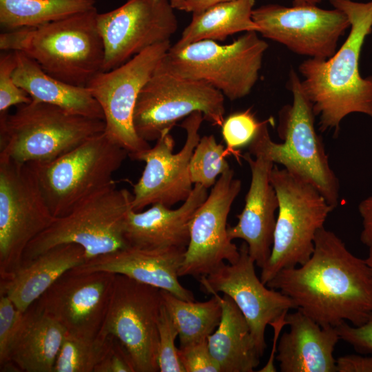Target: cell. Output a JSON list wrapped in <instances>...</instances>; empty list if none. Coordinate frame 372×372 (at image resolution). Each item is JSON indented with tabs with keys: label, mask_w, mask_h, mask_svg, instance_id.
<instances>
[{
	"label": "cell",
	"mask_w": 372,
	"mask_h": 372,
	"mask_svg": "<svg viewBox=\"0 0 372 372\" xmlns=\"http://www.w3.org/2000/svg\"><path fill=\"white\" fill-rule=\"evenodd\" d=\"M267 286L289 297L296 309L323 327L347 321L360 326L372 313L369 266L324 227L316 234L310 258L299 267L282 269Z\"/></svg>",
	"instance_id": "cell-1"
},
{
	"label": "cell",
	"mask_w": 372,
	"mask_h": 372,
	"mask_svg": "<svg viewBox=\"0 0 372 372\" xmlns=\"http://www.w3.org/2000/svg\"><path fill=\"white\" fill-rule=\"evenodd\" d=\"M329 1L347 16L348 37L330 58H308L300 64L298 71L303 77L301 87L314 114L319 116L320 131L333 130L337 135L340 123L349 114L372 117V76L362 77L359 68L362 46L372 31V1Z\"/></svg>",
	"instance_id": "cell-2"
},
{
	"label": "cell",
	"mask_w": 372,
	"mask_h": 372,
	"mask_svg": "<svg viewBox=\"0 0 372 372\" xmlns=\"http://www.w3.org/2000/svg\"><path fill=\"white\" fill-rule=\"evenodd\" d=\"M97 15L94 8L39 26L3 32L0 49L21 52L49 75L85 87L103 72L105 50Z\"/></svg>",
	"instance_id": "cell-3"
},
{
	"label": "cell",
	"mask_w": 372,
	"mask_h": 372,
	"mask_svg": "<svg viewBox=\"0 0 372 372\" xmlns=\"http://www.w3.org/2000/svg\"><path fill=\"white\" fill-rule=\"evenodd\" d=\"M289 87L292 104L283 107L279 114L278 132L283 142L272 141L268 129L270 120H267L262 122L247 152L282 165L290 174L317 189L335 209L338 204L339 181L316 130L312 105L293 70L289 73Z\"/></svg>",
	"instance_id": "cell-4"
},
{
	"label": "cell",
	"mask_w": 372,
	"mask_h": 372,
	"mask_svg": "<svg viewBox=\"0 0 372 372\" xmlns=\"http://www.w3.org/2000/svg\"><path fill=\"white\" fill-rule=\"evenodd\" d=\"M103 119L70 113L32 100L12 114H0V157L19 163H46L105 130Z\"/></svg>",
	"instance_id": "cell-5"
},
{
	"label": "cell",
	"mask_w": 372,
	"mask_h": 372,
	"mask_svg": "<svg viewBox=\"0 0 372 372\" xmlns=\"http://www.w3.org/2000/svg\"><path fill=\"white\" fill-rule=\"evenodd\" d=\"M268 44L257 32H246L232 43L202 40L181 48L170 47L158 68L202 81L231 101L248 95L259 78Z\"/></svg>",
	"instance_id": "cell-6"
},
{
	"label": "cell",
	"mask_w": 372,
	"mask_h": 372,
	"mask_svg": "<svg viewBox=\"0 0 372 372\" xmlns=\"http://www.w3.org/2000/svg\"><path fill=\"white\" fill-rule=\"evenodd\" d=\"M270 180L278 209L271 254L261 268L265 285L282 269L302 265L310 258L316 234L334 209L313 186L276 164Z\"/></svg>",
	"instance_id": "cell-7"
},
{
	"label": "cell",
	"mask_w": 372,
	"mask_h": 372,
	"mask_svg": "<svg viewBox=\"0 0 372 372\" xmlns=\"http://www.w3.org/2000/svg\"><path fill=\"white\" fill-rule=\"evenodd\" d=\"M127 156L128 152L103 132L53 161L30 163L51 213L58 218L114 183L113 175Z\"/></svg>",
	"instance_id": "cell-8"
},
{
	"label": "cell",
	"mask_w": 372,
	"mask_h": 372,
	"mask_svg": "<svg viewBox=\"0 0 372 372\" xmlns=\"http://www.w3.org/2000/svg\"><path fill=\"white\" fill-rule=\"evenodd\" d=\"M132 193L112 183L53 223L26 247L23 262L60 245L82 247L87 260L128 247L124 235ZM22 262V263H23Z\"/></svg>",
	"instance_id": "cell-9"
},
{
	"label": "cell",
	"mask_w": 372,
	"mask_h": 372,
	"mask_svg": "<svg viewBox=\"0 0 372 372\" xmlns=\"http://www.w3.org/2000/svg\"><path fill=\"white\" fill-rule=\"evenodd\" d=\"M30 163L0 157V278L23 262L24 251L55 220Z\"/></svg>",
	"instance_id": "cell-10"
},
{
	"label": "cell",
	"mask_w": 372,
	"mask_h": 372,
	"mask_svg": "<svg viewBox=\"0 0 372 372\" xmlns=\"http://www.w3.org/2000/svg\"><path fill=\"white\" fill-rule=\"evenodd\" d=\"M195 112L213 125L225 118V96L206 82L155 71L141 89L133 116L137 134L147 142L170 132L176 123Z\"/></svg>",
	"instance_id": "cell-11"
},
{
	"label": "cell",
	"mask_w": 372,
	"mask_h": 372,
	"mask_svg": "<svg viewBox=\"0 0 372 372\" xmlns=\"http://www.w3.org/2000/svg\"><path fill=\"white\" fill-rule=\"evenodd\" d=\"M162 307L161 289L115 274L98 335L118 340L130 355L135 372L159 371L158 322Z\"/></svg>",
	"instance_id": "cell-12"
},
{
	"label": "cell",
	"mask_w": 372,
	"mask_h": 372,
	"mask_svg": "<svg viewBox=\"0 0 372 372\" xmlns=\"http://www.w3.org/2000/svg\"><path fill=\"white\" fill-rule=\"evenodd\" d=\"M171 46L170 40L154 44L120 66L99 72L86 85L102 109L105 134L130 158L150 147L134 129V111L141 89Z\"/></svg>",
	"instance_id": "cell-13"
},
{
	"label": "cell",
	"mask_w": 372,
	"mask_h": 372,
	"mask_svg": "<svg viewBox=\"0 0 372 372\" xmlns=\"http://www.w3.org/2000/svg\"><path fill=\"white\" fill-rule=\"evenodd\" d=\"M203 120V114L195 112L183 121L186 140L177 153H173L174 140L167 132L153 147L130 158L145 163L141 178L133 185L132 207L135 211L156 203L171 207L189 197L194 187L189 162L200 139L198 131Z\"/></svg>",
	"instance_id": "cell-14"
},
{
	"label": "cell",
	"mask_w": 372,
	"mask_h": 372,
	"mask_svg": "<svg viewBox=\"0 0 372 372\" xmlns=\"http://www.w3.org/2000/svg\"><path fill=\"white\" fill-rule=\"evenodd\" d=\"M252 18L262 37L309 59H327L333 56L340 38L350 28L342 11L322 9L317 5L267 4L254 8Z\"/></svg>",
	"instance_id": "cell-15"
},
{
	"label": "cell",
	"mask_w": 372,
	"mask_h": 372,
	"mask_svg": "<svg viewBox=\"0 0 372 372\" xmlns=\"http://www.w3.org/2000/svg\"><path fill=\"white\" fill-rule=\"evenodd\" d=\"M242 187L230 169L220 175L205 200L195 211L189 225V241L179 270V276L200 278L216 270L227 261L236 262L239 248L227 233V218Z\"/></svg>",
	"instance_id": "cell-16"
},
{
	"label": "cell",
	"mask_w": 372,
	"mask_h": 372,
	"mask_svg": "<svg viewBox=\"0 0 372 372\" xmlns=\"http://www.w3.org/2000/svg\"><path fill=\"white\" fill-rule=\"evenodd\" d=\"M103 41V72L125 63L147 48L170 40L178 21L168 0H127L122 6L98 13Z\"/></svg>",
	"instance_id": "cell-17"
},
{
	"label": "cell",
	"mask_w": 372,
	"mask_h": 372,
	"mask_svg": "<svg viewBox=\"0 0 372 372\" xmlns=\"http://www.w3.org/2000/svg\"><path fill=\"white\" fill-rule=\"evenodd\" d=\"M240 256L234 263H224L211 273L199 278L201 290L207 294L222 292L229 296L245 318L261 355L267 348L265 329L268 324L296 309L293 301L278 290L269 288L257 276L255 262L243 242Z\"/></svg>",
	"instance_id": "cell-18"
},
{
	"label": "cell",
	"mask_w": 372,
	"mask_h": 372,
	"mask_svg": "<svg viewBox=\"0 0 372 372\" xmlns=\"http://www.w3.org/2000/svg\"><path fill=\"white\" fill-rule=\"evenodd\" d=\"M115 274L70 269L34 304L59 322L67 332L95 336L103 322Z\"/></svg>",
	"instance_id": "cell-19"
},
{
	"label": "cell",
	"mask_w": 372,
	"mask_h": 372,
	"mask_svg": "<svg viewBox=\"0 0 372 372\" xmlns=\"http://www.w3.org/2000/svg\"><path fill=\"white\" fill-rule=\"evenodd\" d=\"M242 158L250 167L251 183L243 209L237 215L238 223L228 226L227 233L231 240L245 242L249 256L262 268L271 254L278 209L277 194L270 180L274 163L248 152Z\"/></svg>",
	"instance_id": "cell-20"
},
{
	"label": "cell",
	"mask_w": 372,
	"mask_h": 372,
	"mask_svg": "<svg viewBox=\"0 0 372 372\" xmlns=\"http://www.w3.org/2000/svg\"><path fill=\"white\" fill-rule=\"evenodd\" d=\"M186 249H147L128 246L101 255L74 268L80 272L104 271L127 276L138 282L170 292L175 296L194 301L193 293L179 282Z\"/></svg>",
	"instance_id": "cell-21"
},
{
	"label": "cell",
	"mask_w": 372,
	"mask_h": 372,
	"mask_svg": "<svg viewBox=\"0 0 372 372\" xmlns=\"http://www.w3.org/2000/svg\"><path fill=\"white\" fill-rule=\"evenodd\" d=\"M208 194L207 188L195 184L189 197L177 209L160 203L145 211H135L130 207L124 226L128 245L147 249H186L191 220Z\"/></svg>",
	"instance_id": "cell-22"
},
{
	"label": "cell",
	"mask_w": 372,
	"mask_h": 372,
	"mask_svg": "<svg viewBox=\"0 0 372 372\" xmlns=\"http://www.w3.org/2000/svg\"><path fill=\"white\" fill-rule=\"evenodd\" d=\"M289 330L278 344L276 356L281 372H336L335 347L340 339L333 327H321L297 309L288 313Z\"/></svg>",
	"instance_id": "cell-23"
},
{
	"label": "cell",
	"mask_w": 372,
	"mask_h": 372,
	"mask_svg": "<svg viewBox=\"0 0 372 372\" xmlns=\"http://www.w3.org/2000/svg\"><path fill=\"white\" fill-rule=\"evenodd\" d=\"M87 261L82 247L74 243L55 246L24 262L0 282V294L7 296L25 312L65 273Z\"/></svg>",
	"instance_id": "cell-24"
},
{
	"label": "cell",
	"mask_w": 372,
	"mask_h": 372,
	"mask_svg": "<svg viewBox=\"0 0 372 372\" xmlns=\"http://www.w3.org/2000/svg\"><path fill=\"white\" fill-rule=\"evenodd\" d=\"M15 52L17 65L12 78L32 100L59 107L74 114L104 120L100 105L86 86L61 81L45 72L25 54Z\"/></svg>",
	"instance_id": "cell-25"
},
{
	"label": "cell",
	"mask_w": 372,
	"mask_h": 372,
	"mask_svg": "<svg viewBox=\"0 0 372 372\" xmlns=\"http://www.w3.org/2000/svg\"><path fill=\"white\" fill-rule=\"evenodd\" d=\"M66 333L59 322L33 304L25 312L7 362L14 363L20 371L53 372Z\"/></svg>",
	"instance_id": "cell-26"
},
{
	"label": "cell",
	"mask_w": 372,
	"mask_h": 372,
	"mask_svg": "<svg viewBox=\"0 0 372 372\" xmlns=\"http://www.w3.org/2000/svg\"><path fill=\"white\" fill-rule=\"evenodd\" d=\"M213 294L218 298L222 315L217 329L207 338L211 355L220 372L254 371L261 355L245 318L229 296Z\"/></svg>",
	"instance_id": "cell-27"
},
{
	"label": "cell",
	"mask_w": 372,
	"mask_h": 372,
	"mask_svg": "<svg viewBox=\"0 0 372 372\" xmlns=\"http://www.w3.org/2000/svg\"><path fill=\"white\" fill-rule=\"evenodd\" d=\"M254 3V0H233L194 13L180 38L172 46L181 48L202 40L223 41L241 32H258L260 28L252 18Z\"/></svg>",
	"instance_id": "cell-28"
},
{
	"label": "cell",
	"mask_w": 372,
	"mask_h": 372,
	"mask_svg": "<svg viewBox=\"0 0 372 372\" xmlns=\"http://www.w3.org/2000/svg\"><path fill=\"white\" fill-rule=\"evenodd\" d=\"M94 0H0L3 32L34 27L96 8Z\"/></svg>",
	"instance_id": "cell-29"
},
{
	"label": "cell",
	"mask_w": 372,
	"mask_h": 372,
	"mask_svg": "<svg viewBox=\"0 0 372 372\" xmlns=\"http://www.w3.org/2000/svg\"><path fill=\"white\" fill-rule=\"evenodd\" d=\"M163 305L178 333L180 346L207 339L218 326L222 308L216 294L205 302L180 299L161 290Z\"/></svg>",
	"instance_id": "cell-30"
},
{
	"label": "cell",
	"mask_w": 372,
	"mask_h": 372,
	"mask_svg": "<svg viewBox=\"0 0 372 372\" xmlns=\"http://www.w3.org/2000/svg\"><path fill=\"white\" fill-rule=\"evenodd\" d=\"M113 338L66 333L53 372H94L109 352Z\"/></svg>",
	"instance_id": "cell-31"
},
{
	"label": "cell",
	"mask_w": 372,
	"mask_h": 372,
	"mask_svg": "<svg viewBox=\"0 0 372 372\" xmlns=\"http://www.w3.org/2000/svg\"><path fill=\"white\" fill-rule=\"evenodd\" d=\"M228 154L214 135L200 138L189 162L190 178L194 185L199 184L207 189L213 187L217 177L230 169L225 158Z\"/></svg>",
	"instance_id": "cell-32"
},
{
	"label": "cell",
	"mask_w": 372,
	"mask_h": 372,
	"mask_svg": "<svg viewBox=\"0 0 372 372\" xmlns=\"http://www.w3.org/2000/svg\"><path fill=\"white\" fill-rule=\"evenodd\" d=\"M261 124L262 122L256 119L250 109L234 112L225 118L220 127L228 154L248 147Z\"/></svg>",
	"instance_id": "cell-33"
},
{
	"label": "cell",
	"mask_w": 372,
	"mask_h": 372,
	"mask_svg": "<svg viewBox=\"0 0 372 372\" xmlns=\"http://www.w3.org/2000/svg\"><path fill=\"white\" fill-rule=\"evenodd\" d=\"M157 362L161 372H185L175 340L178 333L165 308L162 307L158 322Z\"/></svg>",
	"instance_id": "cell-34"
},
{
	"label": "cell",
	"mask_w": 372,
	"mask_h": 372,
	"mask_svg": "<svg viewBox=\"0 0 372 372\" xmlns=\"http://www.w3.org/2000/svg\"><path fill=\"white\" fill-rule=\"evenodd\" d=\"M15 51H1L0 54V114L8 112L12 105L26 104L30 96L19 87L12 78L16 68Z\"/></svg>",
	"instance_id": "cell-35"
},
{
	"label": "cell",
	"mask_w": 372,
	"mask_h": 372,
	"mask_svg": "<svg viewBox=\"0 0 372 372\" xmlns=\"http://www.w3.org/2000/svg\"><path fill=\"white\" fill-rule=\"evenodd\" d=\"M25 312L6 295L0 294V365L8 362L13 342L21 327Z\"/></svg>",
	"instance_id": "cell-36"
},
{
	"label": "cell",
	"mask_w": 372,
	"mask_h": 372,
	"mask_svg": "<svg viewBox=\"0 0 372 372\" xmlns=\"http://www.w3.org/2000/svg\"><path fill=\"white\" fill-rule=\"evenodd\" d=\"M178 356L185 372H220L210 353L207 339L180 346Z\"/></svg>",
	"instance_id": "cell-37"
},
{
	"label": "cell",
	"mask_w": 372,
	"mask_h": 372,
	"mask_svg": "<svg viewBox=\"0 0 372 372\" xmlns=\"http://www.w3.org/2000/svg\"><path fill=\"white\" fill-rule=\"evenodd\" d=\"M335 328L340 338L353 346L357 351L372 353V313L360 326H351L343 322Z\"/></svg>",
	"instance_id": "cell-38"
},
{
	"label": "cell",
	"mask_w": 372,
	"mask_h": 372,
	"mask_svg": "<svg viewBox=\"0 0 372 372\" xmlns=\"http://www.w3.org/2000/svg\"><path fill=\"white\" fill-rule=\"evenodd\" d=\"M94 372H135L130 355L124 347L113 338L112 347Z\"/></svg>",
	"instance_id": "cell-39"
},
{
	"label": "cell",
	"mask_w": 372,
	"mask_h": 372,
	"mask_svg": "<svg viewBox=\"0 0 372 372\" xmlns=\"http://www.w3.org/2000/svg\"><path fill=\"white\" fill-rule=\"evenodd\" d=\"M336 372H372V355H347L336 360Z\"/></svg>",
	"instance_id": "cell-40"
},
{
	"label": "cell",
	"mask_w": 372,
	"mask_h": 372,
	"mask_svg": "<svg viewBox=\"0 0 372 372\" xmlns=\"http://www.w3.org/2000/svg\"><path fill=\"white\" fill-rule=\"evenodd\" d=\"M362 220L360 240L368 247H372V193L362 200L358 205Z\"/></svg>",
	"instance_id": "cell-41"
},
{
	"label": "cell",
	"mask_w": 372,
	"mask_h": 372,
	"mask_svg": "<svg viewBox=\"0 0 372 372\" xmlns=\"http://www.w3.org/2000/svg\"><path fill=\"white\" fill-rule=\"evenodd\" d=\"M287 313H285L282 314L280 317H279L278 319L275 320L272 322L270 323V325L273 328L274 331V336H273V349L271 351V356L265 364V366H263L260 370L258 371L260 372H274L276 371V367L273 364L274 358H275V352H276V347L277 345V341L278 339L279 334L285 325H287V322L286 320V316Z\"/></svg>",
	"instance_id": "cell-42"
},
{
	"label": "cell",
	"mask_w": 372,
	"mask_h": 372,
	"mask_svg": "<svg viewBox=\"0 0 372 372\" xmlns=\"http://www.w3.org/2000/svg\"><path fill=\"white\" fill-rule=\"evenodd\" d=\"M231 1L233 0H185L180 10L199 13L215 5Z\"/></svg>",
	"instance_id": "cell-43"
},
{
	"label": "cell",
	"mask_w": 372,
	"mask_h": 372,
	"mask_svg": "<svg viewBox=\"0 0 372 372\" xmlns=\"http://www.w3.org/2000/svg\"><path fill=\"white\" fill-rule=\"evenodd\" d=\"M323 0H292L293 5H317Z\"/></svg>",
	"instance_id": "cell-44"
},
{
	"label": "cell",
	"mask_w": 372,
	"mask_h": 372,
	"mask_svg": "<svg viewBox=\"0 0 372 372\" xmlns=\"http://www.w3.org/2000/svg\"><path fill=\"white\" fill-rule=\"evenodd\" d=\"M185 0H170V3L174 9L181 10Z\"/></svg>",
	"instance_id": "cell-45"
},
{
	"label": "cell",
	"mask_w": 372,
	"mask_h": 372,
	"mask_svg": "<svg viewBox=\"0 0 372 372\" xmlns=\"http://www.w3.org/2000/svg\"><path fill=\"white\" fill-rule=\"evenodd\" d=\"M365 261L370 269L372 276V247H369V254L367 258L365 259Z\"/></svg>",
	"instance_id": "cell-46"
}]
</instances>
